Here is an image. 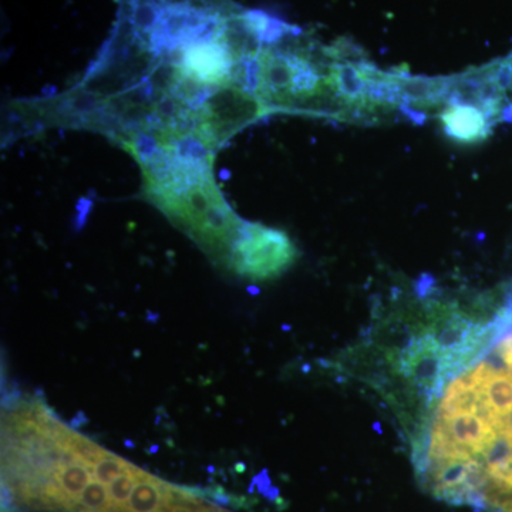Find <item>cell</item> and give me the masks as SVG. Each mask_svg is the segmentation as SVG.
Here are the masks:
<instances>
[{"label": "cell", "instance_id": "obj_5", "mask_svg": "<svg viewBox=\"0 0 512 512\" xmlns=\"http://www.w3.org/2000/svg\"><path fill=\"white\" fill-rule=\"evenodd\" d=\"M3 512H5V511H3ZM6 512H9V511H6Z\"/></svg>", "mask_w": 512, "mask_h": 512}, {"label": "cell", "instance_id": "obj_4", "mask_svg": "<svg viewBox=\"0 0 512 512\" xmlns=\"http://www.w3.org/2000/svg\"><path fill=\"white\" fill-rule=\"evenodd\" d=\"M501 323L505 326V332L512 330V295L508 299L507 305L500 309Z\"/></svg>", "mask_w": 512, "mask_h": 512}, {"label": "cell", "instance_id": "obj_1", "mask_svg": "<svg viewBox=\"0 0 512 512\" xmlns=\"http://www.w3.org/2000/svg\"><path fill=\"white\" fill-rule=\"evenodd\" d=\"M2 488L8 505L32 512H231L141 470L28 397L3 410Z\"/></svg>", "mask_w": 512, "mask_h": 512}, {"label": "cell", "instance_id": "obj_2", "mask_svg": "<svg viewBox=\"0 0 512 512\" xmlns=\"http://www.w3.org/2000/svg\"><path fill=\"white\" fill-rule=\"evenodd\" d=\"M296 258L298 249L284 231L248 222L232 249L228 268L251 281H268L288 271Z\"/></svg>", "mask_w": 512, "mask_h": 512}, {"label": "cell", "instance_id": "obj_3", "mask_svg": "<svg viewBox=\"0 0 512 512\" xmlns=\"http://www.w3.org/2000/svg\"><path fill=\"white\" fill-rule=\"evenodd\" d=\"M440 121L448 137L463 144H477L490 134L495 123L490 114L476 104L450 101L440 113Z\"/></svg>", "mask_w": 512, "mask_h": 512}]
</instances>
